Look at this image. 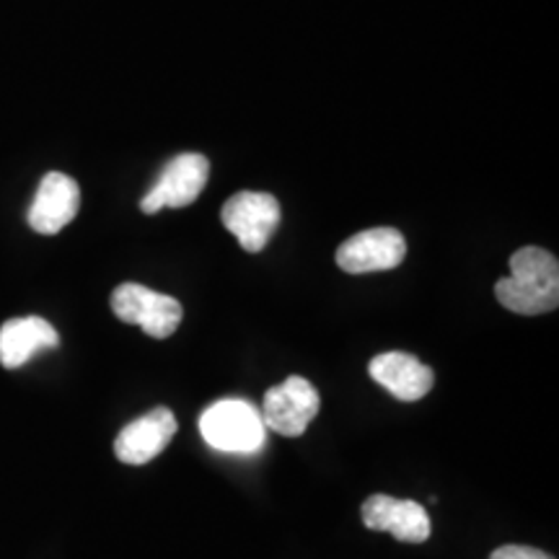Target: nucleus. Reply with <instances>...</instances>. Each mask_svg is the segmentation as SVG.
Here are the masks:
<instances>
[{"label":"nucleus","instance_id":"nucleus-11","mask_svg":"<svg viewBox=\"0 0 559 559\" xmlns=\"http://www.w3.org/2000/svg\"><path fill=\"white\" fill-rule=\"evenodd\" d=\"M370 379L400 402H419L430 394L436 373L409 353H381L370 360Z\"/></svg>","mask_w":559,"mask_h":559},{"label":"nucleus","instance_id":"nucleus-4","mask_svg":"<svg viewBox=\"0 0 559 559\" xmlns=\"http://www.w3.org/2000/svg\"><path fill=\"white\" fill-rule=\"evenodd\" d=\"M283 218V210L275 194L270 192H239L221 210V221L249 254L267 247Z\"/></svg>","mask_w":559,"mask_h":559},{"label":"nucleus","instance_id":"nucleus-9","mask_svg":"<svg viewBox=\"0 0 559 559\" xmlns=\"http://www.w3.org/2000/svg\"><path fill=\"white\" fill-rule=\"evenodd\" d=\"M177 436V417L171 409L156 407L148 415L138 417L135 423L124 425L115 440V456L122 464L143 466L169 449Z\"/></svg>","mask_w":559,"mask_h":559},{"label":"nucleus","instance_id":"nucleus-7","mask_svg":"<svg viewBox=\"0 0 559 559\" xmlns=\"http://www.w3.org/2000/svg\"><path fill=\"white\" fill-rule=\"evenodd\" d=\"M404 257H407V241L391 226L360 230L337 249V264L347 275L394 270L404 262Z\"/></svg>","mask_w":559,"mask_h":559},{"label":"nucleus","instance_id":"nucleus-12","mask_svg":"<svg viewBox=\"0 0 559 559\" xmlns=\"http://www.w3.org/2000/svg\"><path fill=\"white\" fill-rule=\"evenodd\" d=\"M60 345L58 332L47 319L21 317L0 326V366L21 368L29 362L39 349H52Z\"/></svg>","mask_w":559,"mask_h":559},{"label":"nucleus","instance_id":"nucleus-13","mask_svg":"<svg viewBox=\"0 0 559 559\" xmlns=\"http://www.w3.org/2000/svg\"><path fill=\"white\" fill-rule=\"evenodd\" d=\"M489 559H555L547 551L534 547H521V544H506V547L495 549Z\"/></svg>","mask_w":559,"mask_h":559},{"label":"nucleus","instance_id":"nucleus-2","mask_svg":"<svg viewBox=\"0 0 559 559\" xmlns=\"http://www.w3.org/2000/svg\"><path fill=\"white\" fill-rule=\"evenodd\" d=\"M200 432L207 445L223 453H254L267 440L262 415L241 400H221L200 415Z\"/></svg>","mask_w":559,"mask_h":559},{"label":"nucleus","instance_id":"nucleus-3","mask_svg":"<svg viewBox=\"0 0 559 559\" xmlns=\"http://www.w3.org/2000/svg\"><path fill=\"white\" fill-rule=\"evenodd\" d=\"M111 311L124 324H138L148 337L166 340L179 330L185 309L177 298L145 288L138 283H122L111 293Z\"/></svg>","mask_w":559,"mask_h":559},{"label":"nucleus","instance_id":"nucleus-8","mask_svg":"<svg viewBox=\"0 0 559 559\" xmlns=\"http://www.w3.org/2000/svg\"><path fill=\"white\" fill-rule=\"evenodd\" d=\"M360 519L370 531H389L396 542L423 544L430 539V515L415 500H400L391 495H370L362 502Z\"/></svg>","mask_w":559,"mask_h":559},{"label":"nucleus","instance_id":"nucleus-6","mask_svg":"<svg viewBox=\"0 0 559 559\" xmlns=\"http://www.w3.org/2000/svg\"><path fill=\"white\" fill-rule=\"evenodd\" d=\"M210 177V160L200 153H179L166 164L151 192L140 200L145 215L158 213L160 207H187L200 198Z\"/></svg>","mask_w":559,"mask_h":559},{"label":"nucleus","instance_id":"nucleus-10","mask_svg":"<svg viewBox=\"0 0 559 559\" xmlns=\"http://www.w3.org/2000/svg\"><path fill=\"white\" fill-rule=\"evenodd\" d=\"M81 190L79 181L68 174L50 171L39 181V190L34 194L29 207V226L41 236H55L79 215Z\"/></svg>","mask_w":559,"mask_h":559},{"label":"nucleus","instance_id":"nucleus-1","mask_svg":"<svg viewBox=\"0 0 559 559\" xmlns=\"http://www.w3.org/2000/svg\"><path fill=\"white\" fill-rule=\"evenodd\" d=\"M500 306L521 317H542L559 304V262L539 247H523L510 257V275L498 280Z\"/></svg>","mask_w":559,"mask_h":559},{"label":"nucleus","instance_id":"nucleus-5","mask_svg":"<svg viewBox=\"0 0 559 559\" xmlns=\"http://www.w3.org/2000/svg\"><path fill=\"white\" fill-rule=\"evenodd\" d=\"M321 400L319 391L300 376H290L280 386H272L262 402L264 428L280 432V436L298 438L319 415Z\"/></svg>","mask_w":559,"mask_h":559}]
</instances>
